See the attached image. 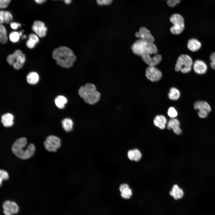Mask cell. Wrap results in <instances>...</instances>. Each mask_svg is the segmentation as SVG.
I'll use <instances>...</instances> for the list:
<instances>
[{"mask_svg":"<svg viewBox=\"0 0 215 215\" xmlns=\"http://www.w3.org/2000/svg\"><path fill=\"white\" fill-rule=\"evenodd\" d=\"M52 57L56 64L61 67L67 69L72 67L77 60L73 51L66 46H61L53 51Z\"/></svg>","mask_w":215,"mask_h":215,"instance_id":"cell-1","label":"cell"},{"mask_svg":"<svg viewBox=\"0 0 215 215\" xmlns=\"http://www.w3.org/2000/svg\"><path fill=\"white\" fill-rule=\"evenodd\" d=\"M27 144V140L25 138L22 137L17 139L12 145L13 153L22 159H27L30 158L34 154L35 147L33 144L31 143L24 149Z\"/></svg>","mask_w":215,"mask_h":215,"instance_id":"cell-2","label":"cell"},{"mask_svg":"<svg viewBox=\"0 0 215 215\" xmlns=\"http://www.w3.org/2000/svg\"><path fill=\"white\" fill-rule=\"evenodd\" d=\"M79 93L86 103L90 104L97 103L100 97V93L97 90L95 86L89 83L81 86L79 90Z\"/></svg>","mask_w":215,"mask_h":215,"instance_id":"cell-3","label":"cell"},{"mask_svg":"<svg viewBox=\"0 0 215 215\" xmlns=\"http://www.w3.org/2000/svg\"><path fill=\"white\" fill-rule=\"evenodd\" d=\"M131 49L134 54L140 56L146 54H155L158 52L157 48L154 43H150L139 39L133 44Z\"/></svg>","mask_w":215,"mask_h":215,"instance_id":"cell-4","label":"cell"},{"mask_svg":"<svg viewBox=\"0 0 215 215\" xmlns=\"http://www.w3.org/2000/svg\"><path fill=\"white\" fill-rule=\"evenodd\" d=\"M193 64V61L190 56L182 54L177 60L175 69L177 72L180 71L183 73H187L191 70Z\"/></svg>","mask_w":215,"mask_h":215,"instance_id":"cell-5","label":"cell"},{"mask_svg":"<svg viewBox=\"0 0 215 215\" xmlns=\"http://www.w3.org/2000/svg\"><path fill=\"white\" fill-rule=\"evenodd\" d=\"M25 60L24 54L19 50H16L13 54L8 55L7 58L8 63L17 70L23 67Z\"/></svg>","mask_w":215,"mask_h":215,"instance_id":"cell-6","label":"cell"},{"mask_svg":"<svg viewBox=\"0 0 215 215\" xmlns=\"http://www.w3.org/2000/svg\"><path fill=\"white\" fill-rule=\"evenodd\" d=\"M170 20L173 25L171 27L170 30L174 35L181 33L184 29V20L183 17L180 14L175 13L170 17Z\"/></svg>","mask_w":215,"mask_h":215,"instance_id":"cell-7","label":"cell"},{"mask_svg":"<svg viewBox=\"0 0 215 215\" xmlns=\"http://www.w3.org/2000/svg\"><path fill=\"white\" fill-rule=\"evenodd\" d=\"M61 141L58 137L54 135L48 136L44 144L45 149L50 152H56L61 145Z\"/></svg>","mask_w":215,"mask_h":215,"instance_id":"cell-8","label":"cell"},{"mask_svg":"<svg viewBox=\"0 0 215 215\" xmlns=\"http://www.w3.org/2000/svg\"><path fill=\"white\" fill-rule=\"evenodd\" d=\"M194 107L196 110H199L198 114L201 118H206L208 114L211 111V108L209 104L206 102L197 101L194 104Z\"/></svg>","mask_w":215,"mask_h":215,"instance_id":"cell-9","label":"cell"},{"mask_svg":"<svg viewBox=\"0 0 215 215\" xmlns=\"http://www.w3.org/2000/svg\"><path fill=\"white\" fill-rule=\"evenodd\" d=\"M145 76L149 80L155 82L160 79L162 77V73L155 66H148L146 69Z\"/></svg>","mask_w":215,"mask_h":215,"instance_id":"cell-10","label":"cell"},{"mask_svg":"<svg viewBox=\"0 0 215 215\" xmlns=\"http://www.w3.org/2000/svg\"><path fill=\"white\" fill-rule=\"evenodd\" d=\"M136 36L150 43H154L155 39L150 31L144 27H140L138 32L135 34Z\"/></svg>","mask_w":215,"mask_h":215,"instance_id":"cell-11","label":"cell"},{"mask_svg":"<svg viewBox=\"0 0 215 215\" xmlns=\"http://www.w3.org/2000/svg\"><path fill=\"white\" fill-rule=\"evenodd\" d=\"M3 208L5 215H13L17 213L19 210V207L16 202L9 200L4 202Z\"/></svg>","mask_w":215,"mask_h":215,"instance_id":"cell-12","label":"cell"},{"mask_svg":"<svg viewBox=\"0 0 215 215\" xmlns=\"http://www.w3.org/2000/svg\"><path fill=\"white\" fill-rule=\"evenodd\" d=\"M33 31L40 37H44L47 29L44 23L40 21H35L32 27Z\"/></svg>","mask_w":215,"mask_h":215,"instance_id":"cell-13","label":"cell"},{"mask_svg":"<svg viewBox=\"0 0 215 215\" xmlns=\"http://www.w3.org/2000/svg\"><path fill=\"white\" fill-rule=\"evenodd\" d=\"M152 55H144L141 56L143 61L149 65V66H155L158 64L162 60V56L158 54H155L153 56Z\"/></svg>","mask_w":215,"mask_h":215,"instance_id":"cell-14","label":"cell"},{"mask_svg":"<svg viewBox=\"0 0 215 215\" xmlns=\"http://www.w3.org/2000/svg\"><path fill=\"white\" fill-rule=\"evenodd\" d=\"M180 123L179 120L175 118L170 119L167 123V128L169 130L172 129L177 135H180L182 132L180 127Z\"/></svg>","mask_w":215,"mask_h":215,"instance_id":"cell-15","label":"cell"},{"mask_svg":"<svg viewBox=\"0 0 215 215\" xmlns=\"http://www.w3.org/2000/svg\"><path fill=\"white\" fill-rule=\"evenodd\" d=\"M193 67L195 72L199 74L205 73L207 69L206 64L203 61L200 60H197L194 62Z\"/></svg>","mask_w":215,"mask_h":215,"instance_id":"cell-16","label":"cell"},{"mask_svg":"<svg viewBox=\"0 0 215 215\" xmlns=\"http://www.w3.org/2000/svg\"><path fill=\"white\" fill-rule=\"evenodd\" d=\"M119 190L121 196L125 199H130L132 195L131 189L126 184H122L120 186Z\"/></svg>","mask_w":215,"mask_h":215,"instance_id":"cell-17","label":"cell"},{"mask_svg":"<svg viewBox=\"0 0 215 215\" xmlns=\"http://www.w3.org/2000/svg\"><path fill=\"white\" fill-rule=\"evenodd\" d=\"M153 123L155 126L160 129H164L167 124V120L166 117L163 115H157L154 119Z\"/></svg>","mask_w":215,"mask_h":215,"instance_id":"cell-18","label":"cell"},{"mask_svg":"<svg viewBox=\"0 0 215 215\" xmlns=\"http://www.w3.org/2000/svg\"><path fill=\"white\" fill-rule=\"evenodd\" d=\"M13 19L11 13L7 10H1L0 11V22L1 24L5 22L7 24L11 23Z\"/></svg>","mask_w":215,"mask_h":215,"instance_id":"cell-19","label":"cell"},{"mask_svg":"<svg viewBox=\"0 0 215 215\" xmlns=\"http://www.w3.org/2000/svg\"><path fill=\"white\" fill-rule=\"evenodd\" d=\"M13 116L12 114L7 113L2 116L1 121L4 126L10 127L13 125Z\"/></svg>","mask_w":215,"mask_h":215,"instance_id":"cell-20","label":"cell"},{"mask_svg":"<svg viewBox=\"0 0 215 215\" xmlns=\"http://www.w3.org/2000/svg\"><path fill=\"white\" fill-rule=\"evenodd\" d=\"M169 194L176 200L182 198L184 196L183 190L177 185H175L173 186L172 190L170 192Z\"/></svg>","mask_w":215,"mask_h":215,"instance_id":"cell-21","label":"cell"},{"mask_svg":"<svg viewBox=\"0 0 215 215\" xmlns=\"http://www.w3.org/2000/svg\"><path fill=\"white\" fill-rule=\"evenodd\" d=\"M200 42L197 39H192L188 42L187 47L188 49L192 52H196L199 50L201 47Z\"/></svg>","mask_w":215,"mask_h":215,"instance_id":"cell-22","label":"cell"},{"mask_svg":"<svg viewBox=\"0 0 215 215\" xmlns=\"http://www.w3.org/2000/svg\"><path fill=\"white\" fill-rule=\"evenodd\" d=\"M128 156L131 160L138 162L141 159L142 154L139 150L136 149L129 150Z\"/></svg>","mask_w":215,"mask_h":215,"instance_id":"cell-23","label":"cell"},{"mask_svg":"<svg viewBox=\"0 0 215 215\" xmlns=\"http://www.w3.org/2000/svg\"><path fill=\"white\" fill-rule=\"evenodd\" d=\"M39 41V39L37 35L30 33L29 35L28 39L26 42V45L29 48H33Z\"/></svg>","mask_w":215,"mask_h":215,"instance_id":"cell-24","label":"cell"},{"mask_svg":"<svg viewBox=\"0 0 215 215\" xmlns=\"http://www.w3.org/2000/svg\"><path fill=\"white\" fill-rule=\"evenodd\" d=\"M39 76L38 74L35 72L29 73L27 76V80L28 83L31 85H35L38 82Z\"/></svg>","mask_w":215,"mask_h":215,"instance_id":"cell-25","label":"cell"},{"mask_svg":"<svg viewBox=\"0 0 215 215\" xmlns=\"http://www.w3.org/2000/svg\"><path fill=\"white\" fill-rule=\"evenodd\" d=\"M67 102V99L64 96L59 95L55 98V103L56 106L60 109H63L65 107Z\"/></svg>","mask_w":215,"mask_h":215,"instance_id":"cell-26","label":"cell"},{"mask_svg":"<svg viewBox=\"0 0 215 215\" xmlns=\"http://www.w3.org/2000/svg\"><path fill=\"white\" fill-rule=\"evenodd\" d=\"M62 128L66 132H69L72 130L73 123L70 118L64 119L62 121Z\"/></svg>","mask_w":215,"mask_h":215,"instance_id":"cell-27","label":"cell"},{"mask_svg":"<svg viewBox=\"0 0 215 215\" xmlns=\"http://www.w3.org/2000/svg\"><path fill=\"white\" fill-rule=\"evenodd\" d=\"M180 95L179 90L176 88L172 87L170 88L168 94L169 99L173 100H176L180 97Z\"/></svg>","mask_w":215,"mask_h":215,"instance_id":"cell-28","label":"cell"},{"mask_svg":"<svg viewBox=\"0 0 215 215\" xmlns=\"http://www.w3.org/2000/svg\"><path fill=\"white\" fill-rule=\"evenodd\" d=\"M7 41L6 30L5 27L2 25H0V42L2 44L6 43Z\"/></svg>","mask_w":215,"mask_h":215,"instance_id":"cell-29","label":"cell"},{"mask_svg":"<svg viewBox=\"0 0 215 215\" xmlns=\"http://www.w3.org/2000/svg\"><path fill=\"white\" fill-rule=\"evenodd\" d=\"M20 36L19 33L16 31H13L9 34V38L12 42L16 43L19 40Z\"/></svg>","mask_w":215,"mask_h":215,"instance_id":"cell-30","label":"cell"},{"mask_svg":"<svg viewBox=\"0 0 215 215\" xmlns=\"http://www.w3.org/2000/svg\"><path fill=\"white\" fill-rule=\"evenodd\" d=\"M168 114L171 118H173L177 116L178 113L176 110L174 108L171 107L168 109Z\"/></svg>","mask_w":215,"mask_h":215,"instance_id":"cell-31","label":"cell"},{"mask_svg":"<svg viewBox=\"0 0 215 215\" xmlns=\"http://www.w3.org/2000/svg\"><path fill=\"white\" fill-rule=\"evenodd\" d=\"M0 184H1L3 180H7L9 178V175L7 172L5 170H1L0 171Z\"/></svg>","mask_w":215,"mask_h":215,"instance_id":"cell-32","label":"cell"},{"mask_svg":"<svg viewBox=\"0 0 215 215\" xmlns=\"http://www.w3.org/2000/svg\"><path fill=\"white\" fill-rule=\"evenodd\" d=\"M11 0H0V8L1 9H4L7 8Z\"/></svg>","mask_w":215,"mask_h":215,"instance_id":"cell-33","label":"cell"},{"mask_svg":"<svg viewBox=\"0 0 215 215\" xmlns=\"http://www.w3.org/2000/svg\"><path fill=\"white\" fill-rule=\"evenodd\" d=\"M168 5L171 7H174L179 4L181 0H166Z\"/></svg>","mask_w":215,"mask_h":215,"instance_id":"cell-34","label":"cell"},{"mask_svg":"<svg viewBox=\"0 0 215 215\" xmlns=\"http://www.w3.org/2000/svg\"><path fill=\"white\" fill-rule=\"evenodd\" d=\"M96 1L99 5H108L112 3V0H96Z\"/></svg>","mask_w":215,"mask_h":215,"instance_id":"cell-35","label":"cell"},{"mask_svg":"<svg viewBox=\"0 0 215 215\" xmlns=\"http://www.w3.org/2000/svg\"><path fill=\"white\" fill-rule=\"evenodd\" d=\"M211 65V67L215 70V52L212 53L210 55Z\"/></svg>","mask_w":215,"mask_h":215,"instance_id":"cell-36","label":"cell"},{"mask_svg":"<svg viewBox=\"0 0 215 215\" xmlns=\"http://www.w3.org/2000/svg\"><path fill=\"white\" fill-rule=\"evenodd\" d=\"M21 26V24L20 23L16 22H11L10 23V26L14 30L17 29L18 27Z\"/></svg>","mask_w":215,"mask_h":215,"instance_id":"cell-37","label":"cell"},{"mask_svg":"<svg viewBox=\"0 0 215 215\" xmlns=\"http://www.w3.org/2000/svg\"><path fill=\"white\" fill-rule=\"evenodd\" d=\"M35 1L36 3L39 4H43L44 2H45V1H46V0H34Z\"/></svg>","mask_w":215,"mask_h":215,"instance_id":"cell-38","label":"cell"},{"mask_svg":"<svg viewBox=\"0 0 215 215\" xmlns=\"http://www.w3.org/2000/svg\"><path fill=\"white\" fill-rule=\"evenodd\" d=\"M65 3L67 4H70L71 2V0H64Z\"/></svg>","mask_w":215,"mask_h":215,"instance_id":"cell-39","label":"cell"},{"mask_svg":"<svg viewBox=\"0 0 215 215\" xmlns=\"http://www.w3.org/2000/svg\"><path fill=\"white\" fill-rule=\"evenodd\" d=\"M27 38V36L25 35H24L23 36H22V39H26Z\"/></svg>","mask_w":215,"mask_h":215,"instance_id":"cell-40","label":"cell"},{"mask_svg":"<svg viewBox=\"0 0 215 215\" xmlns=\"http://www.w3.org/2000/svg\"><path fill=\"white\" fill-rule=\"evenodd\" d=\"M19 34L20 36H22V31H20L19 32Z\"/></svg>","mask_w":215,"mask_h":215,"instance_id":"cell-41","label":"cell"},{"mask_svg":"<svg viewBox=\"0 0 215 215\" xmlns=\"http://www.w3.org/2000/svg\"><path fill=\"white\" fill-rule=\"evenodd\" d=\"M54 0V1H55V0Z\"/></svg>","mask_w":215,"mask_h":215,"instance_id":"cell-42","label":"cell"}]
</instances>
